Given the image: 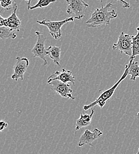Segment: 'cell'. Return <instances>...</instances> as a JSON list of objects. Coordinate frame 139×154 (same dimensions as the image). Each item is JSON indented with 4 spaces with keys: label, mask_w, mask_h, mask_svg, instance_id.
I'll use <instances>...</instances> for the list:
<instances>
[{
    "label": "cell",
    "mask_w": 139,
    "mask_h": 154,
    "mask_svg": "<svg viewBox=\"0 0 139 154\" xmlns=\"http://www.w3.org/2000/svg\"><path fill=\"white\" fill-rule=\"evenodd\" d=\"M137 117H138V118H139V112H138V113H137Z\"/></svg>",
    "instance_id": "obj_22"
},
{
    "label": "cell",
    "mask_w": 139,
    "mask_h": 154,
    "mask_svg": "<svg viewBox=\"0 0 139 154\" xmlns=\"http://www.w3.org/2000/svg\"><path fill=\"white\" fill-rule=\"evenodd\" d=\"M97 1H99V0H97ZM100 1L101 2H102L103 0H100ZM117 1H119L122 4V7L124 8H129L130 7V4L124 0H117Z\"/></svg>",
    "instance_id": "obj_19"
},
{
    "label": "cell",
    "mask_w": 139,
    "mask_h": 154,
    "mask_svg": "<svg viewBox=\"0 0 139 154\" xmlns=\"http://www.w3.org/2000/svg\"><path fill=\"white\" fill-rule=\"evenodd\" d=\"M75 18L72 16L60 21H51L49 20L44 19L43 20H37V23L40 25L44 26L49 29L50 35L56 40L62 37V27L63 25L68 23L74 22Z\"/></svg>",
    "instance_id": "obj_3"
},
{
    "label": "cell",
    "mask_w": 139,
    "mask_h": 154,
    "mask_svg": "<svg viewBox=\"0 0 139 154\" xmlns=\"http://www.w3.org/2000/svg\"><path fill=\"white\" fill-rule=\"evenodd\" d=\"M49 84L51 85V90L57 93L62 97L73 100H75V97L73 94V90L71 85L68 83L56 80L51 82Z\"/></svg>",
    "instance_id": "obj_7"
},
{
    "label": "cell",
    "mask_w": 139,
    "mask_h": 154,
    "mask_svg": "<svg viewBox=\"0 0 139 154\" xmlns=\"http://www.w3.org/2000/svg\"><path fill=\"white\" fill-rule=\"evenodd\" d=\"M113 7L111 3H108L104 6L102 4L101 7L97 8L91 14V17L86 21V24L88 27L96 28L102 26H108L111 20L116 19L118 16V13Z\"/></svg>",
    "instance_id": "obj_1"
},
{
    "label": "cell",
    "mask_w": 139,
    "mask_h": 154,
    "mask_svg": "<svg viewBox=\"0 0 139 154\" xmlns=\"http://www.w3.org/2000/svg\"><path fill=\"white\" fill-rule=\"evenodd\" d=\"M17 38V35L15 33L14 30L5 27L1 26L0 27V38L2 40L6 39H15Z\"/></svg>",
    "instance_id": "obj_15"
},
{
    "label": "cell",
    "mask_w": 139,
    "mask_h": 154,
    "mask_svg": "<svg viewBox=\"0 0 139 154\" xmlns=\"http://www.w3.org/2000/svg\"><path fill=\"white\" fill-rule=\"evenodd\" d=\"M129 66H130V63L128 62V63H127L125 65L124 72L122 74V76L119 78V80L110 88L104 91L101 94V95L94 101L91 103L89 104L85 105L83 107V109L85 111H87L89 109L95 107V106H98L100 108H103L105 106V105L106 104V103L107 102V101H108L113 96V94L115 93V91L116 90L117 88L119 87L120 83L123 80H124L126 78V77H127V75H128Z\"/></svg>",
    "instance_id": "obj_2"
},
{
    "label": "cell",
    "mask_w": 139,
    "mask_h": 154,
    "mask_svg": "<svg viewBox=\"0 0 139 154\" xmlns=\"http://www.w3.org/2000/svg\"><path fill=\"white\" fill-rule=\"evenodd\" d=\"M0 2L2 7V11L14 10L17 5L16 0H1Z\"/></svg>",
    "instance_id": "obj_18"
},
{
    "label": "cell",
    "mask_w": 139,
    "mask_h": 154,
    "mask_svg": "<svg viewBox=\"0 0 139 154\" xmlns=\"http://www.w3.org/2000/svg\"><path fill=\"white\" fill-rule=\"evenodd\" d=\"M32 0H25V1L27 2V7H30V4H31V2H32Z\"/></svg>",
    "instance_id": "obj_21"
},
{
    "label": "cell",
    "mask_w": 139,
    "mask_h": 154,
    "mask_svg": "<svg viewBox=\"0 0 139 154\" xmlns=\"http://www.w3.org/2000/svg\"><path fill=\"white\" fill-rule=\"evenodd\" d=\"M18 6L16 5L14 8L12 14L7 19L4 18L2 16H0V26L7 27L13 30L20 32L21 26V21L17 15Z\"/></svg>",
    "instance_id": "obj_8"
},
{
    "label": "cell",
    "mask_w": 139,
    "mask_h": 154,
    "mask_svg": "<svg viewBox=\"0 0 139 154\" xmlns=\"http://www.w3.org/2000/svg\"><path fill=\"white\" fill-rule=\"evenodd\" d=\"M68 4L67 13L75 18V19H82L84 16V11L89 5L83 0H65Z\"/></svg>",
    "instance_id": "obj_5"
},
{
    "label": "cell",
    "mask_w": 139,
    "mask_h": 154,
    "mask_svg": "<svg viewBox=\"0 0 139 154\" xmlns=\"http://www.w3.org/2000/svg\"><path fill=\"white\" fill-rule=\"evenodd\" d=\"M102 135L103 132L97 128L94 129L93 131L86 129L80 136L78 145L80 147H82L84 145H89L92 146L93 142L101 137Z\"/></svg>",
    "instance_id": "obj_10"
},
{
    "label": "cell",
    "mask_w": 139,
    "mask_h": 154,
    "mask_svg": "<svg viewBox=\"0 0 139 154\" xmlns=\"http://www.w3.org/2000/svg\"><path fill=\"white\" fill-rule=\"evenodd\" d=\"M47 55L51 58L54 63L58 66H60L61 48L59 46L51 45L47 48Z\"/></svg>",
    "instance_id": "obj_13"
},
{
    "label": "cell",
    "mask_w": 139,
    "mask_h": 154,
    "mask_svg": "<svg viewBox=\"0 0 139 154\" xmlns=\"http://www.w3.org/2000/svg\"><path fill=\"white\" fill-rule=\"evenodd\" d=\"M133 36L121 32L116 43L113 44V49L121 54L128 56L130 58L133 54Z\"/></svg>",
    "instance_id": "obj_4"
},
{
    "label": "cell",
    "mask_w": 139,
    "mask_h": 154,
    "mask_svg": "<svg viewBox=\"0 0 139 154\" xmlns=\"http://www.w3.org/2000/svg\"><path fill=\"white\" fill-rule=\"evenodd\" d=\"M0 131L2 132L5 128H7L8 126V124L5 120H1L0 123Z\"/></svg>",
    "instance_id": "obj_20"
},
{
    "label": "cell",
    "mask_w": 139,
    "mask_h": 154,
    "mask_svg": "<svg viewBox=\"0 0 139 154\" xmlns=\"http://www.w3.org/2000/svg\"><path fill=\"white\" fill-rule=\"evenodd\" d=\"M136 1H137L138 3H139V0H136Z\"/></svg>",
    "instance_id": "obj_23"
},
{
    "label": "cell",
    "mask_w": 139,
    "mask_h": 154,
    "mask_svg": "<svg viewBox=\"0 0 139 154\" xmlns=\"http://www.w3.org/2000/svg\"><path fill=\"white\" fill-rule=\"evenodd\" d=\"M95 113L94 109L91 110V112L89 114H81L80 118L76 122L75 131L76 132L78 131L80 129L87 127L91 125L92 117Z\"/></svg>",
    "instance_id": "obj_12"
},
{
    "label": "cell",
    "mask_w": 139,
    "mask_h": 154,
    "mask_svg": "<svg viewBox=\"0 0 139 154\" xmlns=\"http://www.w3.org/2000/svg\"><path fill=\"white\" fill-rule=\"evenodd\" d=\"M134 58H130V66L128 69V75L131 76L130 79L135 81L137 78H139V63L138 62L134 61Z\"/></svg>",
    "instance_id": "obj_14"
},
{
    "label": "cell",
    "mask_w": 139,
    "mask_h": 154,
    "mask_svg": "<svg viewBox=\"0 0 139 154\" xmlns=\"http://www.w3.org/2000/svg\"><path fill=\"white\" fill-rule=\"evenodd\" d=\"M137 55H139V24L137 27V34L133 36V54L130 58H135Z\"/></svg>",
    "instance_id": "obj_16"
},
{
    "label": "cell",
    "mask_w": 139,
    "mask_h": 154,
    "mask_svg": "<svg viewBox=\"0 0 139 154\" xmlns=\"http://www.w3.org/2000/svg\"><path fill=\"white\" fill-rule=\"evenodd\" d=\"M35 35L38 38L37 42L32 49V53L35 58H39L43 61V65H47V60L46 57L47 55V51L45 47L46 38L43 34L39 31H36Z\"/></svg>",
    "instance_id": "obj_6"
},
{
    "label": "cell",
    "mask_w": 139,
    "mask_h": 154,
    "mask_svg": "<svg viewBox=\"0 0 139 154\" xmlns=\"http://www.w3.org/2000/svg\"><path fill=\"white\" fill-rule=\"evenodd\" d=\"M16 60L17 62L14 66V72L11 75V78L17 81L19 79L21 80L24 79V75L29 66L30 62L27 58L17 57Z\"/></svg>",
    "instance_id": "obj_9"
},
{
    "label": "cell",
    "mask_w": 139,
    "mask_h": 154,
    "mask_svg": "<svg viewBox=\"0 0 139 154\" xmlns=\"http://www.w3.org/2000/svg\"><path fill=\"white\" fill-rule=\"evenodd\" d=\"M56 80H58L65 83L71 82L73 85L75 84V77L73 75L72 72L70 71L66 70L65 68L62 69V72L57 71L49 77L47 81V84H49L51 82Z\"/></svg>",
    "instance_id": "obj_11"
},
{
    "label": "cell",
    "mask_w": 139,
    "mask_h": 154,
    "mask_svg": "<svg viewBox=\"0 0 139 154\" xmlns=\"http://www.w3.org/2000/svg\"><path fill=\"white\" fill-rule=\"evenodd\" d=\"M58 0H39L38 2L34 6L27 7L28 10H33L36 8H43L49 6L50 4L57 1Z\"/></svg>",
    "instance_id": "obj_17"
}]
</instances>
